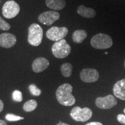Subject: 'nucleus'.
<instances>
[{
	"label": "nucleus",
	"mask_w": 125,
	"mask_h": 125,
	"mask_svg": "<svg viewBox=\"0 0 125 125\" xmlns=\"http://www.w3.org/2000/svg\"><path fill=\"white\" fill-rule=\"evenodd\" d=\"M73 87L70 83H64L60 85L56 92L57 101L64 106H72L75 103V98L72 94Z\"/></svg>",
	"instance_id": "nucleus-1"
},
{
	"label": "nucleus",
	"mask_w": 125,
	"mask_h": 125,
	"mask_svg": "<svg viewBox=\"0 0 125 125\" xmlns=\"http://www.w3.org/2000/svg\"><path fill=\"white\" fill-rule=\"evenodd\" d=\"M90 44L92 47L96 49H106L112 46L113 41L109 35L100 33L92 37Z\"/></svg>",
	"instance_id": "nucleus-2"
},
{
	"label": "nucleus",
	"mask_w": 125,
	"mask_h": 125,
	"mask_svg": "<svg viewBox=\"0 0 125 125\" xmlns=\"http://www.w3.org/2000/svg\"><path fill=\"white\" fill-rule=\"evenodd\" d=\"M43 38V30L40 25L33 23L29 28L28 42L31 45L38 46L42 42Z\"/></svg>",
	"instance_id": "nucleus-3"
},
{
	"label": "nucleus",
	"mask_w": 125,
	"mask_h": 125,
	"mask_svg": "<svg viewBox=\"0 0 125 125\" xmlns=\"http://www.w3.org/2000/svg\"><path fill=\"white\" fill-rule=\"evenodd\" d=\"M71 51V46L64 39L56 42L52 48L53 54L57 59L65 58L70 54Z\"/></svg>",
	"instance_id": "nucleus-4"
},
{
	"label": "nucleus",
	"mask_w": 125,
	"mask_h": 125,
	"mask_svg": "<svg viewBox=\"0 0 125 125\" xmlns=\"http://www.w3.org/2000/svg\"><path fill=\"white\" fill-rule=\"evenodd\" d=\"M93 112L90 108L87 107L82 108L75 107L71 110L70 116L74 121L77 122H86L92 118Z\"/></svg>",
	"instance_id": "nucleus-5"
},
{
	"label": "nucleus",
	"mask_w": 125,
	"mask_h": 125,
	"mask_svg": "<svg viewBox=\"0 0 125 125\" xmlns=\"http://www.w3.org/2000/svg\"><path fill=\"white\" fill-rule=\"evenodd\" d=\"M20 7L13 0L8 1L2 7V15L7 19H12L16 16L20 12Z\"/></svg>",
	"instance_id": "nucleus-6"
},
{
	"label": "nucleus",
	"mask_w": 125,
	"mask_h": 125,
	"mask_svg": "<svg viewBox=\"0 0 125 125\" xmlns=\"http://www.w3.org/2000/svg\"><path fill=\"white\" fill-rule=\"evenodd\" d=\"M68 30L67 27H52L49 29L46 32V37L49 40L57 42L63 40L68 34Z\"/></svg>",
	"instance_id": "nucleus-7"
},
{
	"label": "nucleus",
	"mask_w": 125,
	"mask_h": 125,
	"mask_svg": "<svg viewBox=\"0 0 125 125\" xmlns=\"http://www.w3.org/2000/svg\"><path fill=\"white\" fill-rule=\"evenodd\" d=\"M117 104V100L111 94L105 97H98L96 100V105L101 109H111Z\"/></svg>",
	"instance_id": "nucleus-8"
},
{
	"label": "nucleus",
	"mask_w": 125,
	"mask_h": 125,
	"mask_svg": "<svg viewBox=\"0 0 125 125\" xmlns=\"http://www.w3.org/2000/svg\"><path fill=\"white\" fill-rule=\"evenodd\" d=\"M59 18L60 14L59 12L54 10H50L40 14L38 16V20L42 24L46 26H51L54 21L59 20Z\"/></svg>",
	"instance_id": "nucleus-9"
},
{
	"label": "nucleus",
	"mask_w": 125,
	"mask_h": 125,
	"mask_svg": "<svg viewBox=\"0 0 125 125\" xmlns=\"http://www.w3.org/2000/svg\"><path fill=\"white\" fill-rule=\"evenodd\" d=\"M80 78L86 83L95 82L99 78V73L94 68H85L80 73Z\"/></svg>",
	"instance_id": "nucleus-10"
},
{
	"label": "nucleus",
	"mask_w": 125,
	"mask_h": 125,
	"mask_svg": "<svg viewBox=\"0 0 125 125\" xmlns=\"http://www.w3.org/2000/svg\"><path fill=\"white\" fill-rule=\"evenodd\" d=\"M16 37L13 34L5 32L0 35V46L5 48H10L16 43Z\"/></svg>",
	"instance_id": "nucleus-11"
},
{
	"label": "nucleus",
	"mask_w": 125,
	"mask_h": 125,
	"mask_svg": "<svg viewBox=\"0 0 125 125\" xmlns=\"http://www.w3.org/2000/svg\"><path fill=\"white\" fill-rule=\"evenodd\" d=\"M49 65V62L44 57L35 59L32 64V68L34 73H40L46 70Z\"/></svg>",
	"instance_id": "nucleus-12"
},
{
	"label": "nucleus",
	"mask_w": 125,
	"mask_h": 125,
	"mask_svg": "<svg viewBox=\"0 0 125 125\" xmlns=\"http://www.w3.org/2000/svg\"><path fill=\"white\" fill-rule=\"evenodd\" d=\"M114 95L122 100H125V78L117 82L113 87Z\"/></svg>",
	"instance_id": "nucleus-13"
},
{
	"label": "nucleus",
	"mask_w": 125,
	"mask_h": 125,
	"mask_svg": "<svg viewBox=\"0 0 125 125\" xmlns=\"http://www.w3.org/2000/svg\"><path fill=\"white\" fill-rule=\"evenodd\" d=\"M46 5L49 8L54 10H62L65 7V0H46Z\"/></svg>",
	"instance_id": "nucleus-14"
},
{
	"label": "nucleus",
	"mask_w": 125,
	"mask_h": 125,
	"mask_svg": "<svg viewBox=\"0 0 125 125\" xmlns=\"http://www.w3.org/2000/svg\"><path fill=\"white\" fill-rule=\"evenodd\" d=\"M79 15L85 18H93L96 15V12L92 8H89L84 5H80L77 9Z\"/></svg>",
	"instance_id": "nucleus-15"
},
{
	"label": "nucleus",
	"mask_w": 125,
	"mask_h": 125,
	"mask_svg": "<svg viewBox=\"0 0 125 125\" xmlns=\"http://www.w3.org/2000/svg\"><path fill=\"white\" fill-rule=\"evenodd\" d=\"M87 36L86 31L84 30H78L75 31L73 34V40L76 43H82Z\"/></svg>",
	"instance_id": "nucleus-16"
},
{
	"label": "nucleus",
	"mask_w": 125,
	"mask_h": 125,
	"mask_svg": "<svg viewBox=\"0 0 125 125\" xmlns=\"http://www.w3.org/2000/svg\"><path fill=\"white\" fill-rule=\"evenodd\" d=\"M73 65L69 62H65V63L62 64L60 68L61 73L62 75L66 78L70 77L72 73H73Z\"/></svg>",
	"instance_id": "nucleus-17"
},
{
	"label": "nucleus",
	"mask_w": 125,
	"mask_h": 125,
	"mask_svg": "<svg viewBox=\"0 0 125 125\" xmlns=\"http://www.w3.org/2000/svg\"><path fill=\"white\" fill-rule=\"evenodd\" d=\"M37 102L34 100H30L24 103L23 108L26 112H31L37 108Z\"/></svg>",
	"instance_id": "nucleus-18"
},
{
	"label": "nucleus",
	"mask_w": 125,
	"mask_h": 125,
	"mask_svg": "<svg viewBox=\"0 0 125 125\" xmlns=\"http://www.w3.org/2000/svg\"><path fill=\"white\" fill-rule=\"evenodd\" d=\"M29 90L31 94L33 96H39L41 94V90L37 87L35 84H31L29 87Z\"/></svg>",
	"instance_id": "nucleus-19"
},
{
	"label": "nucleus",
	"mask_w": 125,
	"mask_h": 125,
	"mask_svg": "<svg viewBox=\"0 0 125 125\" xmlns=\"http://www.w3.org/2000/svg\"><path fill=\"white\" fill-rule=\"evenodd\" d=\"M12 99L16 102H21L23 100L22 93L18 90H14L12 93Z\"/></svg>",
	"instance_id": "nucleus-20"
},
{
	"label": "nucleus",
	"mask_w": 125,
	"mask_h": 125,
	"mask_svg": "<svg viewBox=\"0 0 125 125\" xmlns=\"http://www.w3.org/2000/svg\"><path fill=\"white\" fill-rule=\"evenodd\" d=\"M5 119L8 121L14 122V121H20V120H23L24 119V118L18 116V115H14V114H8L6 115Z\"/></svg>",
	"instance_id": "nucleus-21"
},
{
	"label": "nucleus",
	"mask_w": 125,
	"mask_h": 125,
	"mask_svg": "<svg viewBox=\"0 0 125 125\" xmlns=\"http://www.w3.org/2000/svg\"><path fill=\"white\" fill-rule=\"evenodd\" d=\"M10 29V26L8 23L3 19L0 17V30H2L4 31L9 30Z\"/></svg>",
	"instance_id": "nucleus-22"
},
{
	"label": "nucleus",
	"mask_w": 125,
	"mask_h": 125,
	"mask_svg": "<svg viewBox=\"0 0 125 125\" xmlns=\"http://www.w3.org/2000/svg\"><path fill=\"white\" fill-rule=\"evenodd\" d=\"M117 120L122 124L125 125V115L123 114H119L117 116Z\"/></svg>",
	"instance_id": "nucleus-23"
},
{
	"label": "nucleus",
	"mask_w": 125,
	"mask_h": 125,
	"mask_svg": "<svg viewBox=\"0 0 125 125\" xmlns=\"http://www.w3.org/2000/svg\"><path fill=\"white\" fill-rule=\"evenodd\" d=\"M85 125H103L102 123L98 122H90Z\"/></svg>",
	"instance_id": "nucleus-24"
},
{
	"label": "nucleus",
	"mask_w": 125,
	"mask_h": 125,
	"mask_svg": "<svg viewBox=\"0 0 125 125\" xmlns=\"http://www.w3.org/2000/svg\"><path fill=\"white\" fill-rule=\"evenodd\" d=\"M4 103L2 100H0V112H1L4 109Z\"/></svg>",
	"instance_id": "nucleus-25"
},
{
	"label": "nucleus",
	"mask_w": 125,
	"mask_h": 125,
	"mask_svg": "<svg viewBox=\"0 0 125 125\" xmlns=\"http://www.w3.org/2000/svg\"><path fill=\"white\" fill-rule=\"evenodd\" d=\"M0 125H8L5 121L0 119Z\"/></svg>",
	"instance_id": "nucleus-26"
},
{
	"label": "nucleus",
	"mask_w": 125,
	"mask_h": 125,
	"mask_svg": "<svg viewBox=\"0 0 125 125\" xmlns=\"http://www.w3.org/2000/svg\"><path fill=\"white\" fill-rule=\"evenodd\" d=\"M56 125H70L67 124V123H62V122H60L58 124H57Z\"/></svg>",
	"instance_id": "nucleus-27"
},
{
	"label": "nucleus",
	"mask_w": 125,
	"mask_h": 125,
	"mask_svg": "<svg viewBox=\"0 0 125 125\" xmlns=\"http://www.w3.org/2000/svg\"><path fill=\"white\" fill-rule=\"evenodd\" d=\"M124 111V113H125V108L124 109V111Z\"/></svg>",
	"instance_id": "nucleus-28"
},
{
	"label": "nucleus",
	"mask_w": 125,
	"mask_h": 125,
	"mask_svg": "<svg viewBox=\"0 0 125 125\" xmlns=\"http://www.w3.org/2000/svg\"><path fill=\"white\" fill-rule=\"evenodd\" d=\"M124 65H125V63H124Z\"/></svg>",
	"instance_id": "nucleus-29"
}]
</instances>
